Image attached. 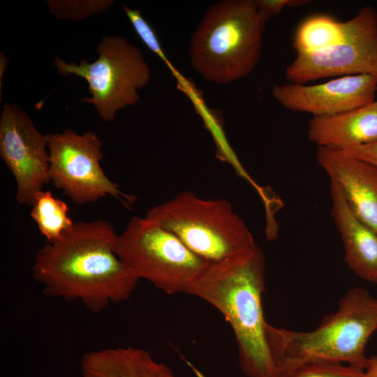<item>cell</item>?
Masks as SVG:
<instances>
[{
  "mask_svg": "<svg viewBox=\"0 0 377 377\" xmlns=\"http://www.w3.org/2000/svg\"><path fill=\"white\" fill-rule=\"evenodd\" d=\"M354 25L343 41L322 50L298 53L286 69L291 83L356 75L377 77V13L371 6L353 17Z\"/></svg>",
  "mask_w": 377,
  "mask_h": 377,
  "instance_id": "cell-9",
  "label": "cell"
},
{
  "mask_svg": "<svg viewBox=\"0 0 377 377\" xmlns=\"http://www.w3.org/2000/svg\"><path fill=\"white\" fill-rule=\"evenodd\" d=\"M47 135L15 104L6 103L0 117V156L17 184L15 200L31 206L50 183Z\"/></svg>",
  "mask_w": 377,
  "mask_h": 377,
  "instance_id": "cell-10",
  "label": "cell"
},
{
  "mask_svg": "<svg viewBox=\"0 0 377 377\" xmlns=\"http://www.w3.org/2000/svg\"><path fill=\"white\" fill-rule=\"evenodd\" d=\"M363 377H377V355L367 358L363 369Z\"/></svg>",
  "mask_w": 377,
  "mask_h": 377,
  "instance_id": "cell-23",
  "label": "cell"
},
{
  "mask_svg": "<svg viewBox=\"0 0 377 377\" xmlns=\"http://www.w3.org/2000/svg\"><path fill=\"white\" fill-rule=\"evenodd\" d=\"M174 234L209 263L248 252L258 244L226 200H207L190 191L149 209L145 216Z\"/></svg>",
  "mask_w": 377,
  "mask_h": 377,
  "instance_id": "cell-5",
  "label": "cell"
},
{
  "mask_svg": "<svg viewBox=\"0 0 377 377\" xmlns=\"http://www.w3.org/2000/svg\"><path fill=\"white\" fill-rule=\"evenodd\" d=\"M50 156V179L57 189L77 205L112 196L128 207L134 198L124 193L101 166L103 143L92 131L78 134L71 129L46 135Z\"/></svg>",
  "mask_w": 377,
  "mask_h": 377,
  "instance_id": "cell-8",
  "label": "cell"
},
{
  "mask_svg": "<svg viewBox=\"0 0 377 377\" xmlns=\"http://www.w3.org/2000/svg\"><path fill=\"white\" fill-rule=\"evenodd\" d=\"M117 235L105 220L75 222L36 251L34 279L46 295L80 301L93 313L127 300L139 279L114 251Z\"/></svg>",
  "mask_w": 377,
  "mask_h": 377,
  "instance_id": "cell-1",
  "label": "cell"
},
{
  "mask_svg": "<svg viewBox=\"0 0 377 377\" xmlns=\"http://www.w3.org/2000/svg\"><path fill=\"white\" fill-rule=\"evenodd\" d=\"M341 151L348 156L364 161L377 168V141Z\"/></svg>",
  "mask_w": 377,
  "mask_h": 377,
  "instance_id": "cell-22",
  "label": "cell"
},
{
  "mask_svg": "<svg viewBox=\"0 0 377 377\" xmlns=\"http://www.w3.org/2000/svg\"><path fill=\"white\" fill-rule=\"evenodd\" d=\"M82 377H177L149 351L127 346L87 352L81 360Z\"/></svg>",
  "mask_w": 377,
  "mask_h": 377,
  "instance_id": "cell-15",
  "label": "cell"
},
{
  "mask_svg": "<svg viewBox=\"0 0 377 377\" xmlns=\"http://www.w3.org/2000/svg\"><path fill=\"white\" fill-rule=\"evenodd\" d=\"M66 202L50 191H40L31 205L30 216L47 242H54L72 228L74 222L68 216Z\"/></svg>",
  "mask_w": 377,
  "mask_h": 377,
  "instance_id": "cell-17",
  "label": "cell"
},
{
  "mask_svg": "<svg viewBox=\"0 0 377 377\" xmlns=\"http://www.w3.org/2000/svg\"><path fill=\"white\" fill-rule=\"evenodd\" d=\"M330 196L332 216L341 237L347 265L362 279L377 284V233L355 215L332 182Z\"/></svg>",
  "mask_w": 377,
  "mask_h": 377,
  "instance_id": "cell-13",
  "label": "cell"
},
{
  "mask_svg": "<svg viewBox=\"0 0 377 377\" xmlns=\"http://www.w3.org/2000/svg\"><path fill=\"white\" fill-rule=\"evenodd\" d=\"M122 8L136 34L144 44L161 59L169 64L156 32L143 17L140 10L137 8H131L126 4H124Z\"/></svg>",
  "mask_w": 377,
  "mask_h": 377,
  "instance_id": "cell-20",
  "label": "cell"
},
{
  "mask_svg": "<svg viewBox=\"0 0 377 377\" xmlns=\"http://www.w3.org/2000/svg\"><path fill=\"white\" fill-rule=\"evenodd\" d=\"M112 0H47L50 13L58 20H80L108 10Z\"/></svg>",
  "mask_w": 377,
  "mask_h": 377,
  "instance_id": "cell-18",
  "label": "cell"
},
{
  "mask_svg": "<svg viewBox=\"0 0 377 377\" xmlns=\"http://www.w3.org/2000/svg\"><path fill=\"white\" fill-rule=\"evenodd\" d=\"M281 377H363V369L336 362H316L295 368Z\"/></svg>",
  "mask_w": 377,
  "mask_h": 377,
  "instance_id": "cell-19",
  "label": "cell"
},
{
  "mask_svg": "<svg viewBox=\"0 0 377 377\" xmlns=\"http://www.w3.org/2000/svg\"><path fill=\"white\" fill-rule=\"evenodd\" d=\"M376 90L377 77L356 75L313 85L275 84L272 94L286 109L316 117L334 115L369 104L375 101Z\"/></svg>",
  "mask_w": 377,
  "mask_h": 377,
  "instance_id": "cell-11",
  "label": "cell"
},
{
  "mask_svg": "<svg viewBox=\"0 0 377 377\" xmlns=\"http://www.w3.org/2000/svg\"><path fill=\"white\" fill-rule=\"evenodd\" d=\"M268 20L255 0L212 4L191 38V66L205 80L219 84L246 77L260 59Z\"/></svg>",
  "mask_w": 377,
  "mask_h": 377,
  "instance_id": "cell-4",
  "label": "cell"
},
{
  "mask_svg": "<svg viewBox=\"0 0 377 377\" xmlns=\"http://www.w3.org/2000/svg\"><path fill=\"white\" fill-rule=\"evenodd\" d=\"M353 25V17L341 22L327 15L310 16L297 28L293 47L297 54L322 50L344 40Z\"/></svg>",
  "mask_w": 377,
  "mask_h": 377,
  "instance_id": "cell-16",
  "label": "cell"
},
{
  "mask_svg": "<svg viewBox=\"0 0 377 377\" xmlns=\"http://www.w3.org/2000/svg\"><path fill=\"white\" fill-rule=\"evenodd\" d=\"M265 263L253 249L209 263L186 293L216 308L231 326L241 369L248 377H279L267 340L263 309Z\"/></svg>",
  "mask_w": 377,
  "mask_h": 377,
  "instance_id": "cell-2",
  "label": "cell"
},
{
  "mask_svg": "<svg viewBox=\"0 0 377 377\" xmlns=\"http://www.w3.org/2000/svg\"><path fill=\"white\" fill-rule=\"evenodd\" d=\"M316 160L355 215L377 233V168L341 151L318 147Z\"/></svg>",
  "mask_w": 377,
  "mask_h": 377,
  "instance_id": "cell-12",
  "label": "cell"
},
{
  "mask_svg": "<svg viewBox=\"0 0 377 377\" xmlns=\"http://www.w3.org/2000/svg\"><path fill=\"white\" fill-rule=\"evenodd\" d=\"M96 52L98 57L92 63L84 59L67 63L55 57L53 64L60 75H73L87 82L91 96L81 101L110 122L119 110L138 103V90L150 81V68L142 51L121 36L103 37Z\"/></svg>",
  "mask_w": 377,
  "mask_h": 377,
  "instance_id": "cell-7",
  "label": "cell"
},
{
  "mask_svg": "<svg viewBox=\"0 0 377 377\" xmlns=\"http://www.w3.org/2000/svg\"><path fill=\"white\" fill-rule=\"evenodd\" d=\"M258 9L269 19L276 15L285 8L299 6L306 3L302 0H255Z\"/></svg>",
  "mask_w": 377,
  "mask_h": 377,
  "instance_id": "cell-21",
  "label": "cell"
},
{
  "mask_svg": "<svg viewBox=\"0 0 377 377\" xmlns=\"http://www.w3.org/2000/svg\"><path fill=\"white\" fill-rule=\"evenodd\" d=\"M114 251L139 279L168 294L186 293L209 264L174 234L145 216H133L117 235Z\"/></svg>",
  "mask_w": 377,
  "mask_h": 377,
  "instance_id": "cell-6",
  "label": "cell"
},
{
  "mask_svg": "<svg viewBox=\"0 0 377 377\" xmlns=\"http://www.w3.org/2000/svg\"><path fill=\"white\" fill-rule=\"evenodd\" d=\"M377 330V298L360 288L350 289L338 309L311 331L267 327L269 349L281 377L316 362H336L364 369L366 345Z\"/></svg>",
  "mask_w": 377,
  "mask_h": 377,
  "instance_id": "cell-3",
  "label": "cell"
},
{
  "mask_svg": "<svg viewBox=\"0 0 377 377\" xmlns=\"http://www.w3.org/2000/svg\"><path fill=\"white\" fill-rule=\"evenodd\" d=\"M307 136L318 147L339 151L377 141V100L331 116L313 117Z\"/></svg>",
  "mask_w": 377,
  "mask_h": 377,
  "instance_id": "cell-14",
  "label": "cell"
}]
</instances>
